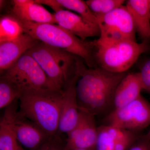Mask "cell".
<instances>
[{
	"label": "cell",
	"mask_w": 150,
	"mask_h": 150,
	"mask_svg": "<svg viewBox=\"0 0 150 150\" xmlns=\"http://www.w3.org/2000/svg\"><path fill=\"white\" fill-rule=\"evenodd\" d=\"M24 33L20 22L12 15L0 19V43L15 40Z\"/></svg>",
	"instance_id": "obj_19"
},
{
	"label": "cell",
	"mask_w": 150,
	"mask_h": 150,
	"mask_svg": "<svg viewBox=\"0 0 150 150\" xmlns=\"http://www.w3.org/2000/svg\"><path fill=\"white\" fill-rule=\"evenodd\" d=\"M63 91L56 90H27L21 92L18 112L48 136L58 134Z\"/></svg>",
	"instance_id": "obj_2"
},
{
	"label": "cell",
	"mask_w": 150,
	"mask_h": 150,
	"mask_svg": "<svg viewBox=\"0 0 150 150\" xmlns=\"http://www.w3.org/2000/svg\"><path fill=\"white\" fill-rule=\"evenodd\" d=\"M125 1L123 0H88L86 2L94 14L98 18L123 6Z\"/></svg>",
	"instance_id": "obj_22"
},
{
	"label": "cell",
	"mask_w": 150,
	"mask_h": 150,
	"mask_svg": "<svg viewBox=\"0 0 150 150\" xmlns=\"http://www.w3.org/2000/svg\"><path fill=\"white\" fill-rule=\"evenodd\" d=\"M79 78L76 71L68 80L63 88V99L58 134L70 133L76 125L79 110L77 99L76 84Z\"/></svg>",
	"instance_id": "obj_11"
},
{
	"label": "cell",
	"mask_w": 150,
	"mask_h": 150,
	"mask_svg": "<svg viewBox=\"0 0 150 150\" xmlns=\"http://www.w3.org/2000/svg\"><path fill=\"white\" fill-rule=\"evenodd\" d=\"M27 52L44 71L52 88L63 91L65 84L76 71L75 56L40 41Z\"/></svg>",
	"instance_id": "obj_4"
},
{
	"label": "cell",
	"mask_w": 150,
	"mask_h": 150,
	"mask_svg": "<svg viewBox=\"0 0 150 150\" xmlns=\"http://www.w3.org/2000/svg\"><path fill=\"white\" fill-rule=\"evenodd\" d=\"M143 89L150 94V59L142 65L139 72Z\"/></svg>",
	"instance_id": "obj_25"
},
{
	"label": "cell",
	"mask_w": 150,
	"mask_h": 150,
	"mask_svg": "<svg viewBox=\"0 0 150 150\" xmlns=\"http://www.w3.org/2000/svg\"><path fill=\"white\" fill-rule=\"evenodd\" d=\"M0 150H25L11 129L9 115L6 108L0 121Z\"/></svg>",
	"instance_id": "obj_18"
},
{
	"label": "cell",
	"mask_w": 150,
	"mask_h": 150,
	"mask_svg": "<svg viewBox=\"0 0 150 150\" xmlns=\"http://www.w3.org/2000/svg\"><path fill=\"white\" fill-rule=\"evenodd\" d=\"M126 6L131 14L136 32L144 41L150 39V7L148 0H129Z\"/></svg>",
	"instance_id": "obj_16"
},
{
	"label": "cell",
	"mask_w": 150,
	"mask_h": 150,
	"mask_svg": "<svg viewBox=\"0 0 150 150\" xmlns=\"http://www.w3.org/2000/svg\"><path fill=\"white\" fill-rule=\"evenodd\" d=\"M129 150H150V142L141 137Z\"/></svg>",
	"instance_id": "obj_26"
},
{
	"label": "cell",
	"mask_w": 150,
	"mask_h": 150,
	"mask_svg": "<svg viewBox=\"0 0 150 150\" xmlns=\"http://www.w3.org/2000/svg\"><path fill=\"white\" fill-rule=\"evenodd\" d=\"M97 18L100 29L98 41L136 40L134 21L126 6H121Z\"/></svg>",
	"instance_id": "obj_8"
},
{
	"label": "cell",
	"mask_w": 150,
	"mask_h": 150,
	"mask_svg": "<svg viewBox=\"0 0 150 150\" xmlns=\"http://www.w3.org/2000/svg\"><path fill=\"white\" fill-rule=\"evenodd\" d=\"M126 131L109 125L99 126L95 150H114L116 141Z\"/></svg>",
	"instance_id": "obj_17"
},
{
	"label": "cell",
	"mask_w": 150,
	"mask_h": 150,
	"mask_svg": "<svg viewBox=\"0 0 150 150\" xmlns=\"http://www.w3.org/2000/svg\"><path fill=\"white\" fill-rule=\"evenodd\" d=\"M21 91L7 79L1 76L0 79V108H6L19 99Z\"/></svg>",
	"instance_id": "obj_20"
},
{
	"label": "cell",
	"mask_w": 150,
	"mask_h": 150,
	"mask_svg": "<svg viewBox=\"0 0 150 150\" xmlns=\"http://www.w3.org/2000/svg\"><path fill=\"white\" fill-rule=\"evenodd\" d=\"M39 41L24 33L15 40L0 43V70L3 74Z\"/></svg>",
	"instance_id": "obj_13"
},
{
	"label": "cell",
	"mask_w": 150,
	"mask_h": 150,
	"mask_svg": "<svg viewBox=\"0 0 150 150\" xmlns=\"http://www.w3.org/2000/svg\"><path fill=\"white\" fill-rule=\"evenodd\" d=\"M12 15L20 21L36 23H56L54 14L46 10L35 0L12 1Z\"/></svg>",
	"instance_id": "obj_14"
},
{
	"label": "cell",
	"mask_w": 150,
	"mask_h": 150,
	"mask_svg": "<svg viewBox=\"0 0 150 150\" xmlns=\"http://www.w3.org/2000/svg\"><path fill=\"white\" fill-rule=\"evenodd\" d=\"M18 100H16L6 108L9 115L11 127L22 146L29 150L36 149L51 136H48L35 123L18 112Z\"/></svg>",
	"instance_id": "obj_9"
},
{
	"label": "cell",
	"mask_w": 150,
	"mask_h": 150,
	"mask_svg": "<svg viewBox=\"0 0 150 150\" xmlns=\"http://www.w3.org/2000/svg\"><path fill=\"white\" fill-rule=\"evenodd\" d=\"M141 137H142V139L147 140V141H149V142H150V129L148 131V132L146 134Z\"/></svg>",
	"instance_id": "obj_27"
},
{
	"label": "cell",
	"mask_w": 150,
	"mask_h": 150,
	"mask_svg": "<svg viewBox=\"0 0 150 150\" xmlns=\"http://www.w3.org/2000/svg\"><path fill=\"white\" fill-rule=\"evenodd\" d=\"M54 15L56 24L81 40L85 41L88 38L100 35L98 24L88 21L79 14L62 10Z\"/></svg>",
	"instance_id": "obj_12"
},
{
	"label": "cell",
	"mask_w": 150,
	"mask_h": 150,
	"mask_svg": "<svg viewBox=\"0 0 150 150\" xmlns=\"http://www.w3.org/2000/svg\"><path fill=\"white\" fill-rule=\"evenodd\" d=\"M19 21L25 33L40 42L77 56L83 59L89 67H93V41L81 40L58 25Z\"/></svg>",
	"instance_id": "obj_3"
},
{
	"label": "cell",
	"mask_w": 150,
	"mask_h": 150,
	"mask_svg": "<svg viewBox=\"0 0 150 150\" xmlns=\"http://www.w3.org/2000/svg\"><path fill=\"white\" fill-rule=\"evenodd\" d=\"M143 87L139 73L126 74L116 87L113 104L114 109L129 104L141 96Z\"/></svg>",
	"instance_id": "obj_15"
},
{
	"label": "cell",
	"mask_w": 150,
	"mask_h": 150,
	"mask_svg": "<svg viewBox=\"0 0 150 150\" xmlns=\"http://www.w3.org/2000/svg\"><path fill=\"white\" fill-rule=\"evenodd\" d=\"M76 150H96L95 149H77Z\"/></svg>",
	"instance_id": "obj_28"
},
{
	"label": "cell",
	"mask_w": 150,
	"mask_h": 150,
	"mask_svg": "<svg viewBox=\"0 0 150 150\" xmlns=\"http://www.w3.org/2000/svg\"><path fill=\"white\" fill-rule=\"evenodd\" d=\"M105 125L135 132L150 125V103L141 96L123 107L113 109L105 118Z\"/></svg>",
	"instance_id": "obj_7"
},
{
	"label": "cell",
	"mask_w": 150,
	"mask_h": 150,
	"mask_svg": "<svg viewBox=\"0 0 150 150\" xmlns=\"http://www.w3.org/2000/svg\"><path fill=\"white\" fill-rule=\"evenodd\" d=\"M2 76L16 86L21 92L27 90L54 89L40 65L27 52L2 74Z\"/></svg>",
	"instance_id": "obj_6"
},
{
	"label": "cell",
	"mask_w": 150,
	"mask_h": 150,
	"mask_svg": "<svg viewBox=\"0 0 150 150\" xmlns=\"http://www.w3.org/2000/svg\"><path fill=\"white\" fill-rule=\"evenodd\" d=\"M93 42L96 62L100 68L112 73H126L149 48L147 41L138 43L132 40L109 42L97 40Z\"/></svg>",
	"instance_id": "obj_5"
},
{
	"label": "cell",
	"mask_w": 150,
	"mask_h": 150,
	"mask_svg": "<svg viewBox=\"0 0 150 150\" xmlns=\"http://www.w3.org/2000/svg\"><path fill=\"white\" fill-rule=\"evenodd\" d=\"M148 1H149V5L150 7V0H148Z\"/></svg>",
	"instance_id": "obj_29"
},
{
	"label": "cell",
	"mask_w": 150,
	"mask_h": 150,
	"mask_svg": "<svg viewBox=\"0 0 150 150\" xmlns=\"http://www.w3.org/2000/svg\"><path fill=\"white\" fill-rule=\"evenodd\" d=\"M65 142H64L60 134L51 136L46 142L34 150H65Z\"/></svg>",
	"instance_id": "obj_24"
},
{
	"label": "cell",
	"mask_w": 150,
	"mask_h": 150,
	"mask_svg": "<svg viewBox=\"0 0 150 150\" xmlns=\"http://www.w3.org/2000/svg\"><path fill=\"white\" fill-rule=\"evenodd\" d=\"M98 134L95 116L79 110L76 125L67 135L65 150L95 149Z\"/></svg>",
	"instance_id": "obj_10"
},
{
	"label": "cell",
	"mask_w": 150,
	"mask_h": 150,
	"mask_svg": "<svg viewBox=\"0 0 150 150\" xmlns=\"http://www.w3.org/2000/svg\"><path fill=\"white\" fill-rule=\"evenodd\" d=\"M76 69L79 74L76 92L79 110L95 116L113 107L114 93L126 73H112L100 67L87 69L78 60Z\"/></svg>",
	"instance_id": "obj_1"
},
{
	"label": "cell",
	"mask_w": 150,
	"mask_h": 150,
	"mask_svg": "<svg viewBox=\"0 0 150 150\" xmlns=\"http://www.w3.org/2000/svg\"><path fill=\"white\" fill-rule=\"evenodd\" d=\"M139 139L136 132L126 131L116 141L114 150H129Z\"/></svg>",
	"instance_id": "obj_23"
},
{
	"label": "cell",
	"mask_w": 150,
	"mask_h": 150,
	"mask_svg": "<svg viewBox=\"0 0 150 150\" xmlns=\"http://www.w3.org/2000/svg\"><path fill=\"white\" fill-rule=\"evenodd\" d=\"M57 1L63 10L65 8L74 11L88 21L98 24L97 18L92 12L86 1L82 0H57Z\"/></svg>",
	"instance_id": "obj_21"
}]
</instances>
